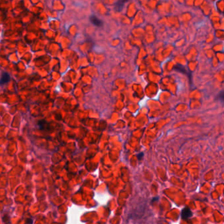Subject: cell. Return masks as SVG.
Returning <instances> with one entry per match:
<instances>
[{
    "label": "cell",
    "mask_w": 224,
    "mask_h": 224,
    "mask_svg": "<svg viewBox=\"0 0 224 224\" xmlns=\"http://www.w3.org/2000/svg\"><path fill=\"white\" fill-rule=\"evenodd\" d=\"M193 213L191 211V210L187 207L184 208L181 210V218L183 220H186V219L190 218L191 217H192Z\"/></svg>",
    "instance_id": "6da1fadb"
},
{
    "label": "cell",
    "mask_w": 224,
    "mask_h": 224,
    "mask_svg": "<svg viewBox=\"0 0 224 224\" xmlns=\"http://www.w3.org/2000/svg\"><path fill=\"white\" fill-rule=\"evenodd\" d=\"M89 20H90V22L97 27H101L103 24V22L102 20H101L99 18H97L95 15L91 16L89 18Z\"/></svg>",
    "instance_id": "7a4b0ae2"
},
{
    "label": "cell",
    "mask_w": 224,
    "mask_h": 224,
    "mask_svg": "<svg viewBox=\"0 0 224 224\" xmlns=\"http://www.w3.org/2000/svg\"><path fill=\"white\" fill-rule=\"evenodd\" d=\"M38 126H39V128L40 130H49V124L46 122L45 120H42L38 122Z\"/></svg>",
    "instance_id": "3957f363"
},
{
    "label": "cell",
    "mask_w": 224,
    "mask_h": 224,
    "mask_svg": "<svg viewBox=\"0 0 224 224\" xmlns=\"http://www.w3.org/2000/svg\"><path fill=\"white\" fill-rule=\"evenodd\" d=\"M10 80V76L8 73L4 72L1 75V77L0 78V85H3L6 83H7Z\"/></svg>",
    "instance_id": "277c9868"
},
{
    "label": "cell",
    "mask_w": 224,
    "mask_h": 224,
    "mask_svg": "<svg viewBox=\"0 0 224 224\" xmlns=\"http://www.w3.org/2000/svg\"><path fill=\"white\" fill-rule=\"evenodd\" d=\"M128 1V0H120V1H119L116 5H115V7H114L115 10L117 11H122V9L124 7V3H126Z\"/></svg>",
    "instance_id": "5b68a950"
},
{
    "label": "cell",
    "mask_w": 224,
    "mask_h": 224,
    "mask_svg": "<svg viewBox=\"0 0 224 224\" xmlns=\"http://www.w3.org/2000/svg\"><path fill=\"white\" fill-rule=\"evenodd\" d=\"M175 70H176L177 71H178V72H183V73H184V74H188V72H187L186 69L185 68L184 66H181V64H177V65L175 66Z\"/></svg>",
    "instance_id": "8992f818"
},
{
    "label": "cell",
    "mask_w": 224,
    "mask_h": 224,
    "mask_svg": "<svg viewBox=\"0 0 224 224\" xmlns=\"http://www.w3.org/2000/svg\"><path fill=\"white\" fill-rule=\"evenodd\" d=\"M143 152H141V154H138V158H139L140 157L141 158V157H143Z\"/></svg>",
    "instance_id": "52a82bcc"
},
{
    "label": "cell",
    "mask_w": 224,
    "mask_h": 224,
    "mask_svg": "<svg viewBox=\"0 0 224 224\" xmlns=\"http://www.w3.org/2000/svg\"><path fill=\"white\" fill-rule=\"evenodd\" d=\"M27 222H28V223H32V220H28V221H27Z\"/></svg>",
    "instance_id": "ba28073f"
}]
</instances>
